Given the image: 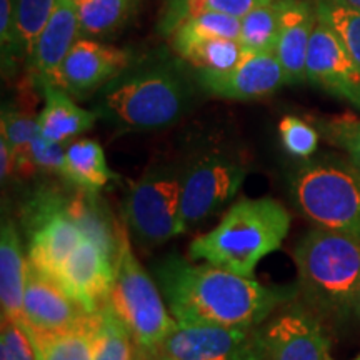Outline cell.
<instances>
[{
	"label": "cell",
	"mask_w": 360,
	"mask_h": 360,
	"mask_svg": "<svg viewBox=\"0 0 360 360\" xmlns=\"http://www.w3.org/2000/svg\"><path fill=\"white\" fill-rule=\"evenodd\" d=\"M0 360H37L32 339L20 322L2 319Z\"/></svg>",
	"instance_id": "obj_33"
},
{
	"label": "cell",
	"mask_w": 360,
	"mask_h": 360,
	"mask_svg": "<svg viewBox=\"0 0 360 360\" xmlns=\"http://www.w3.org/2000/svg\"><path fill=\"white\" fill-rule=\"evenodd\" d=\"M72 2H74V4H75V6H80V4H82V2H84V0H72Z\"/></svg>",
	"instance_id": "obj_41"
},
{
	"label": "cell",
	"mask_w": 360,
	"mask_h": 360,
	"mask_svg": "<svg viewBox=\"0 0 360 360\" xmlns=\"http://www.w3.org/2000/svg\"><path fill=\"white\" fill-rule=\"evenodd\" d=\"M139 0H84L79 7L82 32L103 35L125 24Z\"/></svg>",
	"instance_id": "obj_27"
},
{
	"label": "cell",
	"mask_w": 360,
	"mask_h": 360,
	"mask_svg": "<svg viewBox=\"0 0 360 360\" xmlns=\"http://www.w3.org/2000/svg\"><path fill=\"white\" fill-rule=\"evenodd\" d=\"M162 295L177 322L224 327H259L299 295L297 287L265 285L212 264L180 257L157 267Z\"/></svg>",
	"instance_id": "obj_1"
},
{
	"label": "cell",
	"mask_w": 360,
	"mask_h": 360,
	"mask_svg": "<svg viewBox=\"0 0 360 360\" xmlns=\"http://www.w3.org/2000/svg\"><path fill=\"white\" fill-rule=\"evenodd\" d=\"M278 32H281V7L278 0H274L242 17L238 44L245 51L276 52Z\"/></svg>",
	"instance_id": "obj_26"
},
{
	"label": "cell",
	"mask_w": 360,
	"mask_h": 360,
	"mask_svg": "<svg viewBox=\"0 0 360 360\" xmlns=\"http://www.w3.org/2000/svg\"><path fill=\"white\" fill-rule=\"evenodd\" d=\"M56 281L89 312H98L109 299L114 262L89 238L74 250Z\"/></svg>",
	"instance_id": "obj_15"
},
{
	"label": "cell",
	"mask_w": 360,
	"mask_h": 360,
	"mask_svg": "<svg viewBox=\"0 0 360 360\" xmlns=\"http://www.w3.org/2000/svg\"><path fill=\"white\" fill-rule=\"evenodd\" d=\"M330 139L347 152L349 160L360 170V119L334 124Z\"/></svg>",
	"instance_id": "obj_36"
},
{
	"label": "cell",
	"mask_w": 360,
	"mask_h": 360,
	"mask_svg": "<svg viewBox=\"0 0 360 360\" xmlns=\"http://www.w3.org/2000/svg\"><path fill=\"white\" fill-rule=\"evenodd\" d=\"M67 148L62 142H53L45 139L42 132L30 143L29 157L34 164L35 170H45V172H64Z\"/></svg>",
	"instance_id": "obj_35"
},
{
	"label": "cell",
	"mask_w": 360,
	"mask_h": 360,
	"mask_svg": "<svg viewBox=\"0 0 360 360\" xmlns=\"http://www.w3.org/2000/svg\"><path fill=\"white\" fill-rule=\"evenodd\" d=\"M67 210L79 225L84 237L101 247L115 265L127 229L114 217L105 202L98 199L97 192L79 188L74 195H70Z\"/></svg>",
	"instance_id": "obj_19"
},
{
	"label": "cell",
	"mask_w": 360,
	"mask_h": 360,
	"mask_svg": "<svg viewBox=\"0 0 360 360\" xmlns=\"http://www.w3.org/2000/svg\"><path fill=\"white\" fill-rule=\"evenodd\" d=\"M307 80L360 110V67L334 30L319 19L310 37Z\"/></svg>",
	"instance_id": "obj_11"
},
{
	"label": "cell",
	"mask_w": 360,
	"mask_h": 360,
	"mask_svg": "<svg viewBox=\"0 0 360 360\" xmlns=\"http://www.w3.org/2000/svg\"><path fill=\"white\" fill-rule=\"evenodd\" d=\"M62 175L77 188L97 192L105 187L115 174L109 169L102 146L90 139H82L67 147Z\"/></svg>",
	"instance_id": "obj_22"
},
{
	"label": "cell",
	"mask_w": 360,
	"mask_h": 360,
	"mask_svg": "<svg viewBox=\"0 0 360 360\" xmlns=\"http://www.w3.org/2000/svg\"><path fill=\"white\" fill-rule=\"evenodd\" d=\"M270 2L274 0H165L159 29L162 34L172 35L184 22L204 12H220L242 19L250 11Z\"/></svg>",
	"instance_id": "obj_24"
},
{
	"label": "cell",
	"mask_w": 360,
	"mask_h": 360,
	"mask_svg": "<svg viewBox=\"0 0 360 360\" xmlns=\"http://www.w3.org/2000/svg\"><path fill=\"white\" fill-rule=\"evenodd\" d=\"M260 326L224 327L175 321L152 355L160 360H262Z\"/></svg>",
	"instance_id": "obj_9"
},
{
	"label": "cell",
	"mask_w": 360,
	"mask_h": 360,
	"mask_svg": "<svg viewBox=\"0 0 360 360\" xmlns=\"http://www.w3.org/2000/svg\"><path fill=\"white\" fill-rule=\"evenodd\" d=\"M294 260L299 295L322 321L345 322L352 315H359V240L315 227L297 242Z\"/></svg>",
	"instance_id": "obj_2"
},
{
	"label": "cell",
	"mask_w": 360,
	"mask_h": 360,
	"mask_svg": "<svg viewBox=\"0 0 360 360\" xmlns=\"http://www.w3.org/2000/svg\"><path fill=\"white\" fill-rule=\"evenodd\" d=\"M281 141L290 155L309 159L319 147V134L312 125L294 115H285L278 124Z\"/></svg>",
	"instance_id": "obj_32"
},
{
	"label": "cell",
	"mask_w": 360,
	"mask_h": 360,
	"mask_svg": "<svg viewBox=\"0 0 360 360\" xmlns=\"http://www.w3.org/2000/svg\"><path fill=\"white\" fill-rule=\"evenodd\" d=\"M80 30L82 25L79 7L72 0H57L51 20L39 35L32 53L27 58V67L34 84L40 87L57 84L60 65L79 40Z\"/></svg>",
	"instance_id": "obj_16"
},
{
	"label": "cell",
	"mask_w": 360,
	"mask_h": 360,
	"mask_svg": "<svg viewBox=\"0 0 360 360\" xmlns=\"http://www.w3.org/2000/svg\"><path fill=\"white\" fill-rule=\"evenodd\" d=\"M180 172L155 167L130 186L124 202V220L146 247H159L186 232L180 222Z\"/></svg>",
	"instance_id": "obj_7"
},
{
	"label": "cell",
	"mask_w": 360,
	"mask_h": 360,
	"mask_svg": "<svg viewBox=\"0 0 360 360\" xmlns=\"http://www.w3.org/2000/svg\"><path fill=\"white\" fill-rule=\"evenodd\" d=\"M281 7V32L276 56L281 62L287 84L307 80V56L310 37L317 24L315 7L305 0H278Z\"/></svg>",
	"instance_id": "obj_17"
},
{
	"label": "cell",
	"mask_w": 360,
	"mask_h": 360,
	"mask_svg": "<svg viewBox=\"0 0 360 360\" xmlns=\"http://www.w3.org/2000/svg\"><path fill=\"white\" fill-rule=\"evenodd\" d=\"M89 312L56 278L27 260L22 326L35 330H58L75 323Z\"/></svg>",
	"instance_id": "obj_14"
},
{
	"label": "cell",
	"mask_w": 360,
	"mask_h": 360,
	"mask_svg": "<svg viewBox=\"0 0 360 360\" xmlns=\"http://www.w3.org/2000/svg\"><path fill=\"white\" fill-rule=\"evenodd\" d=\"M174 51L199 72H227L240 62L244 47L238 40L224 37L193 39L172 44Z\"/></svg>",
	"instance_id": "obj_23"
},
{
	"label": "cell",
	"mask_w": 360,
	"mask_h": 360,
	"mask_svg": "<svg viewBox=\"0 0 360 360\" xmlns=\"http://www.w3.org/2000/svg\"><path fill=\"white\" fill-rule=\"evenodd\" d=\"M359 317H360V302H359Z\"/></svg>",
	"instance_id": "obj_42"
},
{
	"label": "cell",
	"mask_w": 360,
	"mask_h": 360,
	"mask_svg": "<svg viewBox=\"0 0 360 360\" xmlns=\"http://www.w3.org/2000/svg\"><path fill=\"white\" fill-rule=\"evenodd\" d=\"M317 19L327 24L342 40L350 56L360 67V11L340 0H317Z\"/></svg>",
	"instance_id": "obj_28"
},
{
	"label": "cell",
	"mask_w": 360,
	"mask_h": 360,
	"mask_svg": "<svg viewBox=\"0 0 360 360\" xmlns=\"http://www.w3.org/2000/svg\"><path fill=\"white\" fill-rule=\"evenodd\" d=\"M340 2L347 4V6L354 7V8H359V11H360V0H340Z\"/></svg>",
	"instance_id": "obj_39"
},
{
	"label": "cell",
	"mask_w": 360,
	"mask_h": 360,
	"mask_svg": "<svg viewBox=\"0 0 360 360\" xmlns=\"http://www.w3.org/2000/svg\"><path fill=\"white\" fill-rule=\"evenodd\" d=\"M13 172H15V155H13L12 147L8 146L7 139L0 135V175H2V182L12 177Z\"/></svg>",
	"instance_id": "obj_37"
},
{
	"label": "cell",
	"mask_w": 360,
	"mask_h": 360,
	"mask_svg": "<svg viewBox=\"0 0 360 360\" xmlns=\"http://www.w3.org/2000/svg\"><path fill=\"white\" fill-rule=\"evenodd\" d=\"M327 360H335V359H332V357H330V355H328V357H327ZM350 360H360V352H359L357 355H355V357H354V359H350Z\"/></svg>",
	"instance_id": "obj_40"
},
{
	"label": "cell",
	"mask_w": 360,
	"mask_h": 360,
	"mask_svg": "<svg viewBox=\"0 0 360 360\" xmlns=\"http://www.w3.org/2000/svg\"><path fill=\"white\" fill-rule=\"evenodd\" d=\"M40 134L39 117L19 109H4L2 122H0V135L7 139L15 155V172L20 177H30L35 172L34 164L30 162V143Z\"/></svg>",
	"instance_id": "obj_25"
},
{
	"label": "cell",
	"mask_w": 360,
	"mask_h": 360,
	"mask_svg": "<svg viewBox=\"0 0 360 360\" xmlns=\"http://www.w3.org/2000/svg\"><path fill=\"white\" fill-rule=\"evenodd\" d=\"M42 92L45 105L39 114V125L45 139L64 143L94 127L97 114L79 107L64 89L49 84L44 85Z\"/></svg>",
	"instance_id": "obj_21"
},
{
	"label": "cell",
	"mask_w": 360,
	"mask_h": 360,
	"mask_svg": "<svg viewBox=\"0 0 360 360\" xmlns=\"http://www.w3.org/2000/svg\"><path fill=\"white\" fill-rule=\"evenodd\" d=\"M129 64L130 53L124 49L79 39L60 65L56 85L84 98L124 74Z\"/></svg>",
	"instance_id": "obj_12"
},
{
	"label": "cell",
	"mask_w": 360,
	"mask_h": 360,
	"mask_svg": "<svg viewBox=\"0 0 360 360\" xmlns=\"http://www.w3.org/2000/svg\"><path fill=\"white\" fill-rule=\"evenodd\" d=\"M247 177V165L222 152L195 157L180 172V222L184 231L217 214L237 195Z\"/></svg>",
	"instance_id": "obj_8"
},
{
	"label": "cell",
	"mask_w": 360,
	"mask_h": 360,
	"mask_svg": "<svg viewBox=\"0 0 360 360\" xmlns=\"http://www.w3.org/2000/svg\"><path fill=\"white\" fill-rule=\"evenodd\" d=\"M135 360H159L155 357V355L148 354V352H143V350L137 349L135 350Z\"/></svg>",
	"instance_id": "obj_38"
},
{
	"label": "cell",
	"mask_w": 360,
	"mask_h": 360,
	"mask_svg": "<svg viewBox=\"0 0 360 360\" xmlns=\"http://www.w3.org/2000/svg\"><path fill=\"white\" fill-rule=\"evenodd\" d=\"M0 45H2L4 67L12 69L13 64L22 58L13 0H0Z\"/></svg>",
	"instance_id": "obj_34"
},
{
	"label": "cell",
	"mask_w": 360,
	"mask_h": 360,
	"mask_svg": "<svg viewBox=\"0 0 360 360\" xmlns=\"http://www.w3.org/2000/svg\"><path fill=\"white\" fill-rule=\"evenodd\" d=\"M27 282V260L12 220H4L0 232V304L2 319L22 322Z\"/></svg>",
	"instance_id": "obj_20"
},
{
	"label": "cell",
	"mask_w": 360,
	"mask_h": 360,
	"mask_svg": "<svg viewBox=\"0 0 360 360\" xmlns=\"http://www.w3.org/2000/svg\"><path fill=\"white\" fill-rule=\"evenodd\" d=\"M262 360H327L323 321L305 304H290L260 326Z\"/></svg>",
	"instance_id": "obj_10"
},
{
	"label": "cell",
	"mask_w": 360,
	"mask_h": 360,
	"mask_svg": "<svg viewBox=\"0 0 360 360\" xmlns=\"http://www.w3.org/2000/svg\"><path fill=\"white\" fill-rule=\"evenodd\" d=\"M199 82L212 96L231 101H254L277 92L287 84L276 52L245 51L227 72H199Z\"/></svg>",
	"instance_id": "obj_13"
},
{
	"label": "cell",
	"mask_w": 360,
	"mask_h": 360,
	"mask_svg": "<svg viewBox=\"0 0 360 360\" xmlns=\"http://www.w3.org/2000/svg\"><path fill=\"white\" fill-rule=\"evenodd\" d=\"M192 89L179 67L143 65L125 70L103 87L102 103L107 115L127 129L167 127L186 114Z\"/></svg>",
	"instance_id": "obj_4"
},
{
	"label": "cell",
	"mask_w": 360,
	"mask_h": 360,
	"mask_svg": "<svg viewBox=\"0 0 360 360\" xmlns=\"http://www.w3.org/2000/svg\"><path fill=\"white\" fill-rule=\"evenodd\" d=\"M290 224L289 210L272 197L240 199L212 231L193 238L188 257L254 277L260 260L281 249Z\"/></svg>",
	"instance_id": "obj_3"
},
{
	"label": "cell",
	"mask_w": 360,
	"mask_h": 360,
	"mask_svg": "<svg viewBox=\"0 0 360 360\" xmlns=\"http://www.w3.org/2000/svg\"><path fill=\"white\" fill-rule=\"evenodd\" d=\"M159 360H160V359H159Z\"/></svg>",
	"instance_id": "obj_43"
},
{
	"label": "cell",
	"mask_w": 360,
	"mask_h": 360,
	"mask_svg": "<svg viewBox=\"0 0 360 360\" xmlns=\"http://www.w3.org/2000/svg\"><path fill=\"white\" fill-rule=\"evenodd\" d=\"M162 292L135 257L125 233L114 265L107 305L127 326L137 349L154 354L175 326Z\"/></svg>",
	"instance_id": "obj_6"
},
{
	"label": "cell",
	"mask_w": 360,
	"mask_h": 360,
	"mask_svg": "<svg viewBox=\"0 0 360 360\" xmlns=\"http://www.w3.org/2000/svg\"><path fill=\"white\" fill-rule=\"evenodd\" d=\"M238 35H240V19L238 17L220 12H204L184 22L170 37H172V44H179L207 37L238 40Z\"/></svg>",
	"instance_id": "obj_31"
},
{
	"label": "cell",
	"mask_w": 360,
	"mask_h": 360,
	"mask_svg": "<svg viewBox=\"0 0 360 360\" xmlns=\"http://www.w3.org/2000/svg\"><path fill=\"white\" fill-rule=\"evenodd\" d=\"M297 209L315 227L360 242V170L340 159L309 160L292 175Z\"/></svg>",
	"instance_id": "obj_5"
},
{
	"label": "cell",
	"mask_w": 360,
	"mask_h": 360,
	"mask_svg": "<svg viewBox=\"0 0 360 360\" xmlns=\"http://www.w3.org/2000/svg\"><path fill=\"white\" fill-rule=\"evenodd\" d=\"M135 350L137 345L127 326L109 305H103L94 360H135Z\"/></svg>",
	"instance_id": "obj_29"
},
{
	"label": "cell",
	"mask_w": 360,
	"mask_h": 360,
	"mask_svg": "<svg viewBox=\"0 0 360 360\" xmlns=\"http://www.w3.org/2000/svg\"><path fill=\"white\" fill-rule=\"evenodd\" d=\"M98 328L101 310L58 330H35L29 327L25 330L32 339L37 360H94Z\"/></svg>",
	"instance_id": "obj_18"
},
{
	"label": "cell",
	"mask_w": 360,
	"mask_h": 360,
	"mask_svg": "<svg viewBox=\"0 0 360 360\" xmlns=\"http://www.w3.org/2000/svg\"><path fill=\"white\" fill-rule=\"evenodd\" d=\"M57 0H13L17 35H19L22 58H29L39 35L51 20Z\"/></svg>",
	"instance_id": "obj_30"
}]
</instances>
